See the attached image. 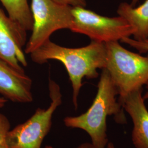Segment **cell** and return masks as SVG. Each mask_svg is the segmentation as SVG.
Here are the masks:
<instances>
[{"label":"cell","instance_id":"obj_10","mask_svg":"<svg viewBox=\"0 0 148 148\" xmlns=\"http://www.w3.org/2000/svg\"><path fill=\"white\" fill-rule=\"evenodd\" d=\"M117 13L132 27L134 30L133 38L143 40L148 38V0L137 7L122 2L117 8Z\"/></svg>","mask_w":148,"mask_h":148},{"label":"cell","instance_id":"obj_15","mask_svg":"<svg viewBox=\"0 0 148 148\" xmlns=\"http://www.w3.org/2000/svg\"><path fill=\"white\" fill-rule=\"evenodd\" d=\"M76 148H94L92 143H85L81 144Z\"/></svg>","mask_w":148,"mask_h":148},{"label":"cell","instance_id":"obj_17","mask_svg":"<svg viewBox=\"0 0 148 148\" xmlns=\"http://www.w3.org/2000/svg\"><path fill=\"white\" fill-rule=\"evenodd\" d=\"M106 148H115V147L113 143H111V142H109L108 143Z\"/></svg>","mask_w":148,"mask_h":148},{"label":"cell","instance_id":"obj_18","mask_svg":"<svg viewBox=\"0 0 148 148\" xmlns=\"http://www.w3.org/2000/svg\"><path fill=\"white\" fill-rule=\"evenodd\" d=\"M139 1V0H132L131 4H130V5H132V6H133V7H134V5L137 4V3Z\"/></svg>","mask_w":148,"mask_h":148},{"label":"cell","instance_id":"obj_5","mask_svg":"<svg viewBox=\"0 0 148 148\" xmlns=\"http://www.w3.org/2000/svg\"><path fill=\"white\" fill-rule=\"evenodd\" d=\"M32 18V34L24 48L31 54L46 41L54 32L70 29L73 21L72 7L59 4L53 0H31Z\"/></svg>","mask_w":148,"mask_h":148},{"label":"cell","instance_id":"obj_4","mask_svg":"<svg viewBox=\"0 0 148 148\" xmlns=\"http://www.w3.org/2000/svg\"><path fill=\"white\" fill-rule=\"evenodd\" d=\"M49 97L51 102L47 109L38 108L27 121L10 130L7 137L8 148H41L43 139L49 132L53 114L62 103L60 86L49 79Z\"/></svg>","mask_w":148,"mask_h":148},{"label":"cell","instance_id":"obj_11","mask_svg":"<svg viewBox=\"0 0 148 148\" xmlns=\"http://www.w3.org/2000/svg\"><path fill=\"white\" fill-rule=\"evenodd\" d=\"M10 16L24 30L32 31V18L27 0H0Z\"/></svg>","mask_w":148,"mask_h":148},{"label":"cell","instance_id":"obj_8","mask_svg":"<svg viewBox=\"0 0 148 148\" xmlns=\"http://www.w3.org/2000/svg\"><path fill=\"white\" fill-rule=\"evenodd\" d=\"M32 81L25 71L17 70L0 59V95L18 103L33 101Z\"/></svg>","mask_w":148,"mask_h":148},{"label":"cell","instance_id":"obj_16","mask_svg":"<svg viewBox=\"0 0 148 148\" xmlns=\"http://www.w3.org/2000/svg\"><path fill=\"white\" fill-rule=\"evenodd\" d=\"M7 100L4 97H0V108H3L5 106V103H7Z\"/></svg>","mask_w":148,"mask_h":148},{"label":"cell","instance_id":"obj_12","mask_svg":"<svg viewBox=\"0 0 148 148\" xmlns=\"http://www.w3.org/2000/svg\"><path fill=\"white\" fill-rule=\"evenodd\" d=\"M121 42L126 44L138 51L140 53H148V38L143 40H136L132 37H126ZM146 86V92L143 95L144 101L148 100V83Z\"/></svg>","mask_w":148,"mask_h":148},{"label":"cell","instance_id":"obj_9","mask_svg":"<svg viewBox=\"0 0 148 148\" xmlns=\"http://www.w3.org/2000/svg\"><path fill=\"white\" fill-rule=\"evenodd\" d=\"M142 92L138 90L119 101L132 120V140L136 148H148V110Z\"/></svg>","mask_w":148,"mask_h":148},{"label":"cell","instance_id":"obj_2","mask_svg":"<svg viewBox=\"0 0 148 148\" xmlns=\"http://www.w3.org/2000/svg\"><path fill=\"white\" fill-rule=\"evenodd\" d=\"M97 93L90 108L77 116L66 117L64 123L66 127L81 129L88 133L94 148H106L109 143L106 119L114 116L119 123L126 122L123 109L116 95V86L106 69H102L98 84Z\"/></svg>","mask_w":148,"mask_h":148},{"label":"cell","instance_id":"obj_1","mask_svg":"<svg viewBox=\"0 0 148 148\" xmlns=\"http://www.w3.org/2000/svg\"><path fill=\"white\" fill-rule=\"evenodd\" d=\"M30 57L32 62L38 64L46 63L50 60H58L63 64L71 84L73 103L76 110L83 79L97 78L98 69L106 68V43L92 41L84 47L68 48L48 40L32 52Z\"/></svg>","mask_w":148,"mask_h":148},{"label":"cell","instance_id":"obj_14","mask_svg":"<svg viewBox=\"0 0 148 148\" xmlns=\"http://www.w3.org/2000/svg\"><path fill=\"white\" fill-rule=\"evenodd\" d=\"M59 4L69 5L71 7H86V0H53Z\"/></svg>","mask_w":148,"mask_h":148},{"label":"cell","instance_id":"obj_3","mask_svg":"<svg viewBox=\"0 0 148 148\" xmlns=\"http://www.w3.org/2000/svg\"><path fill=\"white\" fill-rule=\"evenodd\" d=\"M107 70L120 101L148 83V54L142 56L122 46L119 41L106 43Z\"/></svg>","mask_w":148,"mask_h":148},{"label":"cell","instance_id":"obj_7","mask_svg":"<svg viewBox=\"0 0 148 148\" xmlns=\"http://www.w3.org/2000/svg\"><path fill=\"white\" fill-rule=\"evenodd\" d=\"M27 32L0 7V59L19 70L27 65L24 48Z\"/></svg>","mask_w":148,"mask_h":148},{"label":"cell","instance_id":"obj_19","mask_svg":"<svg viewBox=\"0 0 148 148\" xmlns=\"http://www.w3.org/2000/svg\"><path fill=\"white\" fill-rule=\"evenodd\" d=\"M45 148H53L52 147H51V146H47V147H46Z\"/></svg>","mask_w":148,"mask_h":148},{"label":"cell","instance_id":"obj_13","mask_svg":"<svg viewBox=\"0 0 148 148\" xmlns=\"http://www.w3.org/2000/svg\"><path fill=\"white\" fill-rule=\"evenodd\" d=\"M11 128L10 122L5 115L0 112V148H8L7 137Z\"/></svg>","mask_w":148,"mask_h":148},{"label":"cell","instance_id":"obj_6","mask_svg":"<svg viewBox=\"0 0 148 148\" xmlns=\"http://www.w3.org/2000/svg\"><path fill=\"white\" fill-rule=\"evenodd\" d=\"M71 32L83 34L92 41L106 43L121 41L132 36L134 30L126 20L120 16H101L82 7H72Z\"/></svg>","mask_w":148,"mask_h":148}]
</instances>
